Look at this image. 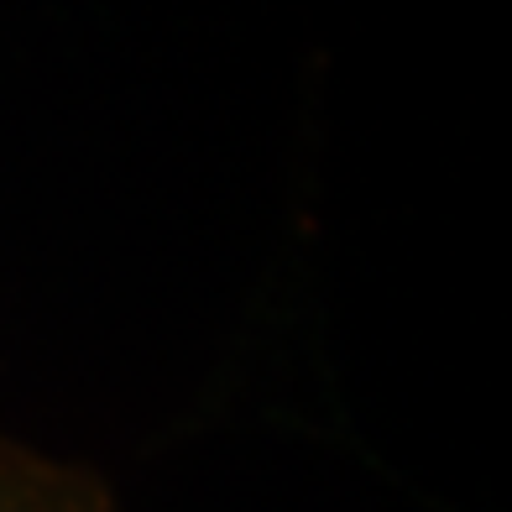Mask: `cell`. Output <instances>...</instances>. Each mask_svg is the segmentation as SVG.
<instances>
[{"mask_svg":"<svg viewBox=\"0 0 512 512\" xmlns=\"http://www.w3.org/2000/svg\"><path fill=\"white\" fill-rule=\"evenodd\" d=\"M0 512H121L100 471L0 434Z\"/></svg>","mask_w":512,"mask_h":512,"instance_id":"cell-1","label":"cell"}]
</instances>
